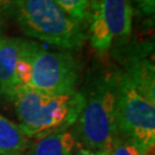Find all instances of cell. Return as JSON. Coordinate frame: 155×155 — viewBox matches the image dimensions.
<instances>
[{"instance_id": "2", "label": "cell", "mask_w": 155, "mask_h": 155, "mask_svg": "<svg viewBox=\"0 0 155 155\" xmlns=\"http://www.w3.org/2000/svg\"><path fill=\"white\" fill-rule=\"evenodd\" d=\"M14 101L20 127L29 138H39L54 131L68 130L82 111V92L50 94L17 86L11 98Z\"/></svg>"}, {"instance_id": "7", "label": "cell", "mask_w": 155, "mask_h": 155, "mask_svg": "<svg viewBox=\"0 0 155 155\" xmlns=\"http://www.w3.org/2000/svg\"><path fill=\"white\" fill-rule=\"evenodd\" d=\"M153 46L139 44L123 54V70L133 85L152 102H155V67Z\"/></svg>"}, {"instance_id": "8", "label": "cell", "mask_w": 155, "mask_h": 155, "mask_svg": "<svg viewBox=\"0 0 155 155\" xmlns=\"http://www.w3.org/2000/svg\"><path fill=\"white\" fill-rule=\"evenodd\" d=\"M25 44L27 40L0 31V93L9 99L17 87L16 64Z\"/></svg>"}, {"instance_id": "3", "label": "cell", "mask_w": 155, "mask_h": 155, "mask_svg": "<svg viewBox=\"0 0 155 155\" xmlns=\"http://www.w3.org/2000/svg\"><path fill=\"white\" fill-rule=\"evenodd\" d=\"M11 11L20 28L32 38L63 50H79L84 45L83 23L54 0H15Z\"/></svg>"}, {"instance_id": "6", "label": "cell", "mask_w": 155, "mask_h": 155, "mask_svg": "<svg viewBox=\"0 0 155 155\" xmlns=\"http://www.w3.org/2000/svg\"><path fill=\"white\" fill-rule=\"evenodd\" d=\"M132 0H91L89 6L90 44L99 53L123 45L132 32Z\"/></svg>"}, {"instance_id": "5", "label": "cell", "mask_w": 155, "mask_h": 155, "mask_svg": "<svg viewBox=\"0 0 155 155\" xmlns=\"http://www.w3.org/2000/svg\"><path fill=\"white\" fill-rule=\"evenodd\" d=\"M117 129L120 137L145 150H154L155 102L147 99L122 70L117 86Z\"/></svg>"}, {"instance_id": "14", "label": "cell", "mask_w": 155, "mask_h": 155, "mask_svg": "<svg viewBox=\"0 0 155 155\" xmlns=\"http://www.w3.org/2000/svg\"><path fill=\"white\" fill-rule=\"evenodd\" d=\"M15 0H0V15H2L7 11L12 9Z\"/></svg>"}, {"instance_id": "13", "label": "cell", "mask_w": 155, "mask_h": 155, "mask_svg": "<svg viewBox=\"0 0 155 155\" xmlns=\"http://www.w3.org/2000/svg\"><path fill=\"white\" fill-rule=\"evenodd\" d=\"M140 15L153 16L155 12V0H133Z\"/></svg>"}, {"instance_id": "9", "label": "cell", "mask_w": 155, "mask_h": 155, "mask_svg": "<svg viewBox=\"0 0 155 155\" xmlns=\"http://www.w3.org/2000/svg\"><path fill=\"white\" fill-rule=\"evenodd\" d=\"M77 146V140L69 129L60 130L35 138L24 155H72Z\"/></svg>"}, {"instance_id": "11", "label": "cell", "mask_w": 155, "mask_h": 155, "mask_svg": "<svg viewBox=\"0 0 155 155\" xmlns=\"http://www.w3.org/2000/svg\"><path fill=\"white\" fill-rule=\"evenodd\" d=\"M61 8L75 20L84 23L87 20L89 6L91 0H54Z\"/></svg>"}, {"instance_id": "15", "label": "cell", "mask_w": 155, "mask_h": 155, "mask_svg": "<svg viewBox=\"0 0 155 155\" xmlns=\"http://www.w3.org/2000/svg\"><path fill=\"white\" fill-rule=\"evenodd\" d=\"M72 155H109V154L104 153V152H93V150L79 147V148H77V152H75Z\"/></svg>"}, {"instance_id": "12", "label": "cell", "mask_w": 155, "mask_h": 155, "mask_svg": "<svg viewBox=\"0 0 155 155\" xmlns=\"http://www.w3.org/2000/svg\"><path fill=\"white\" fill-rule=\"evenodd\" d=\"M109 155H154V150H145L136 143L120 137Z\"/></svg>"}, {"instance_id": "10", "label": "cell", "mask_w": 155, "mask_h": 155, "mask_svg": "<svg viewBox=\"0 0 155 155\" xmlns=\"http://www.w3.org/2000/svg\"><path fill=\"white\" fill-rule=\"evenodd\" d=\"M30 138L18 124L0 115V155H24Z\"/></svg>"}, {"instance_id": "1", "label": "cell", "mask_w": 155, "mask_h": 155, "mask_svg": "<svg viewBox=\"0 0 155 155\" xmlns=\"http://www.w3.org/2000/svg\"><path fill=\"white\" fill-rule=\"evenodd\" d=\"M120 70H105L82 92L84 105L71 131L82 148L110 154L120 138L117 129V86Z\"/></svg>"}, {"instance_id": "4", "label": "cell", "mask_w": 155, "mask_h": 155, "mask_svg": "<svg viewBox=\"0 0 155 155\" xmlns=\"http://www.w3.org/2000/svg\"><path fill=\"white\" fill-rule=\"evenodd\" d=\"M23 86L50 94L76 91L79 63L67 52L47 51L35 41H28L20 59Z\"/></svg>"}]
</instances>
